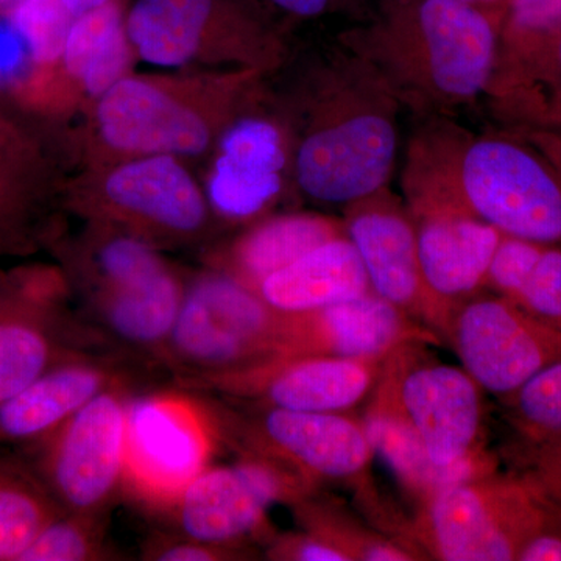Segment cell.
<instances>
[{"label": "cell", "instance_id": "1", "mask_svg": "<svg viewBox=\"0 0 561 561\" xmlns=\"http://www.w3.org/2000/svg\"><path fill=\"white\" fill-rule=\"evenodd\" d=\"M500 31L501 21L461 0H379L339 44L378 72L401 108L435 119L485 101Z\"/></svg>", "mask_w": 561, "mask_h": 561}, {"label": "cell", "instance_id": "2", "mask_svg": "<svg viewBox=\"0 0 561 561\" xmlns=\"http://www.w3.org/2000/svg\"><path fill=\"white\" fill-rule=\"evenodd\" d=\"M400 110L378 72L339 44L317 72L294 147L298 187L313 201L346 206L389 186Z\"/></svg>", "mask_w": 561, "mask_h": 561}, {"label": "cell", "instance_id": "3", "mask_svg": "<svg viewBox=\"0 0 561 561\" xmlns=\"http://www.w3.org/2000/svg\"><path fill=\"white\" fill-rule=\"evenodd\" d=\"M472 216L502 234L561 247V175L515 131L476 135L448 117L411 139Z\"/></svg>", "mask_w": 561, "mask_h": 561}, {"label": "cell", "instance_id": "4", "mask_svg": "<svg viewBox=\"0 0 561 561\" xmlns=\"http://www.w3.org/2000/svg\"><path fill=\"white\" fill-rule=\"evenodd\" d=\"M546 512L524 476L493 471L442 491L419 508L408 534L426 560L516 561Z\"/></svg>", "mask_w": 561, "mask_h": 561}, {"label": "cell", "instance_id": "5", "mask_svg": "<svg viewBox=\"0 0 561 561\" xmlns=\"http://www.w3.org/2000/svg\"><path fill=\"white\" fill-rule=\"evenodd\" d=\"M283 312L228 273L186 287L160 359L195 381H216L273 357Z\"/></svg>", "mask_w": 561, "mask_h": 561}, {"label": "cell", "instance_id": "6", "mask_svg": "<svg viewBox=\"0 0 561 561\" xmlns=\"http://www.w3.org/2000/svg\"><path fill=\"white\" fill-rule=\"evenodd\" d=\"M427 345L412 342L389 354L371 397L409 424L437 467L491 459L483 440V390L463 368L434 357Z\"/></svg>", "mask_w": 561, "mask_h": 561}, {"label": "cell", "instance_id": "7", "mask_svg": "<svg viewBox=\"0 0 561 561\" xmlns=\"http://www.w3.org/2000/svg\"><path fill=\"white\" fill-rule=\"evenodd\" d=\"M401 186L415 224L424 279L448 327L457 306L485 290L502 232L461 205L437 165L413 142Z\"/></svg>", "mask_w": 561, "mask_h": 561}, {"label": "cell", "instance_id": "8", "mask_svg": "<svg viewBox=\"0 0 561 561\" xmlns=\"http://www.w3.org/2000/svg\"><path fill=\"white\" fill-rule=\"evenodd\" d=\"M128 401L125 382L116 383L27 446L31 467L62 511L105 516L124 489Z\"/></svg>", "mask_w": 561, "mask_h": 561}, {"label": "cell", "instance_id": "9", "mask_svg": "<svg viewBox=\"0 0 561 561\" xmlns=\"http://www.w3.org/2000/svg\"><path fill=\"white\" fill-rule=\"evenodd\" d=\"M65 280L50 271L0 279V402L62 362L94 357L101 332L72 316Z\"/></svg>", "mask_w": 561, "mask_h": 561}, {"label": "cell", "instance_id": "10", "mask_svg": "<svg viewBox=\"0 0 561 561\" xmlns=\"http://www.w3.org/2000/svg\"><path fill=\"white\" fill-rule=\"evenodd\" d=\"M219 435L217 420L183 394L130 398L124 485L151 505L169 507L209 467Z\"/></svg>", "mask_w": 561, "mask_h": 561}, {"label": "cell", "instance_id": "11", "mask_svg": "<svg viewBox=\"0 0 561 561\" xmlns=\"http://www.w3.org/2000/svg\"><path fill=\"white\" fill-rule=\"evenodd\" d=\"M317 486L279 461L245 454L238 463L205 468L169 507L184 537L242 549L264 529L272 505L298 504Z\"/></svg>", "mask_w": 561, "mask_h": 561}, {"label": "cell", "instance_id": "12", "mask_svg": "<svg viewBox=\"0 0 561 561\" xmlns=\"http://www.w3.org/2000/svg\"><path fill=\"white\" fill-rule=\"evenodd\" d=\"M443 341L478 386L500 400L561 359V331L490 290L454 309Z\"/></svg>", "mask_w": 561, "mask_h": 561}, {"label": "cell", "instance_id": "13", "mask_svg": "<svg viewBox=\"0 0 561 561\" xmlns=\"http://www.w3.org/2000/svg\"><path fill=\"white\" fill-rule=\"evenodd\" d=\"M216 416L245 454L268 457L313 483L364 486L375 449L364 421L346 413L295 412L262 408L254 415Z\"/></svg>", "mask_w": 561, "mask_h": 561}, {"label": "cell", "instance_id": "14", "mask_svg": "<svg viewBox=\"0 0 561 561\" xmlns=\"http://www.w3.org/2000/svg\"><path fill=\"white\" fill-rule=\"evenodd\" d=\"M342 221L346 238L359 253L373 294L443 341L446 317L424 279L415 224L404 198L389 186L382 187L343 206Z\"/></svg>", "mask_w": 561, "mask_h": 561}, {"label": "cell", "instance_id": "15", "mask_svg": "<svg viewBox=\"0 0 561 561\" xmlns=\"http://www.w3.org/2000/svg\"><path fill=\"white\" fill-rule=\"evenodd\" d=\"M412 342L437 343L440 339L370 291L317 311L283 312L271 360L300 356L383 360Z\"/></svg>", "mask_w": 561, "mask_h": 561}, {"label": "cell", "instance_id": "16", "mask_svg": "<svg viewBox=\"0 0 561 561\" xmlns=\"http://www.w3.org/2000/svg\"><path fill=\"white\" fill-rule=\"evenodd\" d=\"M383 360L286 357L208 383L234 397L261 402L262 408L346 413L371 394Z\"/></svg>", "mask_w": 561, "mask_h": 561}, {"label": "cell", "instance_id": "17", "mask_svg": "<svg viewBox=\"0 0 561 561\" xmlns=\"http://www.w3.org/2000/svg\"><path fill=\"white\" fill-rule=\"evenodd\" d=\"M110 219L146 239L181 241L208 221V205L190 172L172 154H146L114 169L103 183Z\"/></svg>", "mask_w": 561, "mask_h": 561}, {"label": "cell", "instance_id": "18", "mask_svg": "<svg viewBox=\"0 0 561 561\" xmlns=\"http://www.w3.org/2000/svg\"><path fill=\"white\" fill-rule=\"evenodd\" d=\"M98 124L111 149L140 154H201L208 121L173 92L150 80L124 77L99 98Z\"/></svg>", "mask_w": 561, "mask_h": 561}, {"label": "cell", "instance_id": "19", "mask_svg": "<svg viewBox=\"0 0 561 561\" xmlns=\"http://www.w3.org/2000/svg\"><path fill=\"white\" fill-rule=\"evenodd\" d=\"M294 149L283 125L264 116L232 124L208 181L210 205L231 221L257 219L278 201Z\"/></svg>", "mask_w": 561, "mask_h": 561}, {"label": "cell", "instance_id": "20", "mask_svg": "<svg viewBox=\"0 0 561 561\" xmlns=\"http://www.w3.org/2000/svg\"><path fill=\"white\" fill-rule=\"evenodd\" d=\"M125 382L110 362H62L9 400L0 402V445L31 446L57 431L103 390Z\"/></svg>", "mask_w": 561, "mask_h": 561}, {"label": "cell", "instance_id": "21", "mask_svg": "<svg viewBox=\"0 0 561 561\" xmlns=\"http://www.w3.org/2000/svg\"><path fill=\"white\" fill-rule=\"evenodd\" d=\"M186 286L172 268L88 298L94 330L108 341L161 357L171 337Z\"/></svg>", "mask_w": 561, "mask_h": 561}, {"label": "cell", "instance_id": "22", "mask_svg": "<svg viewBox=\"0 0 561 561\" xmlns=\"http://www.w3.org/2000/svg\"><path fill=\"white\" fill-rule=\"evenodd\" d=\"M256 291L276 311L301 313L364 297L371 287L359 253L343 234L273 273Z\"/></svg>", "mask_w": 561, "mask_h": 561}, {"label": "cell", "instance_id": "23", "mask_svg": "<svg viewBox=\"0 0 561 561\" xmlns=\"http://www.w3.org/2000/svg\"><path fill=\"white\" fill-rule=\"evenodd\" d=\"M561 33V0H507L496 72L485 102L505 119L530 87Z\"/></svg>", "mask_w": 561, "mask_h": 561}, {"label": "cell", "instance_id": "24", "mask_svg": "<svg viewBox=\"0 0 561 561\" xmlns=\"http://www.w3.org/2000/svg\"><path fill=\"white\" fill-rule=\"evenodd\" d=\"M362 421L375 454L389 465L402 490L419 508L430 504L449 486L496 471L493 457L449 470L437 467L409 424L376 398L371 397Z\"/></svg>", "mask_w": 561, "mask_h": 561}, {"label": "cell", "instance_id": "25", "mask_svg": "<svg viewBox=\"0 0 561 561\" xmlns=\"http://www.w3.org/2000/svg\"><path fill=\"white\" fill-rule=\"evenodd\" d=\"M345 234L342 219L300 213L257 221L231 247L227 256L228 275L250 289L273 273L321 245Z\"/></svg>", "mask_w": 561, "mask_h": 561}, {"label": "cell", "instance_id": "26", "mask_svg": "<svg viewBox=\"0 0 561 561\" xmlns=\"http://www.w3.org/2000/svg\"><path fill=\"white\" fill-rule=\"evenodd\" d=\"M213 11L214 0H138L125 31L144 61L176 68L197 55Z\"/></svg>", "mask_w": 561, "mask_h": 561}, {"label": "cell", "instance_id": "27", "mask_svg": "<svg viewBox=\"0 0 561 561\" xmlns=\"http://www.w3.org/2000/svg\"><path fill=\"white\" fill-rule=\"evenodd\" d=\"M130 47L119 5L111 0L73 18L62 62L88 94L101 98L124 79L130 66Z\"/></svg>", "mask_w": 561, "mask_h": 561}, {"label": "cell", "instance_id": "28", "mask_svg": "<svg viewBox=\"0 0 561 561\" xmlns=\"http://www.w3.org/2000/svg\"><path fill=\"white\" fill-rule=\"evenodd\" d=\"M61 512L31 463L0 454V561H20Z\"/></svg>", "mask_w": 561, "mask_h": 561}, {"label": "cell", "instance_id": "29", "mask_svg": "<svg viewBox=\"0 0 561 561\" xmlns=\"http://www.w3.org/2000/svg\"><path fill=\"white\" fill-rule=\"evenodd\" d=\"M302 530L330 541L348 561H413L423 553L408 542L368 529L342 505L316 500V494L291 505ZM426 560V559H424Z\"/></svg>", "mask_w": 561, "mask_h": 561}, {"label": "cell", "instance_id": "30", "mask_svg": "<svg viewBox=\"0 0 561 561\" xmlns=\"http://www.w3.org/2000/svg\"><path fill=\"white\" fill-rule=\"evenodd\" d=\"M113 549L106 542L105 516L61 512L51 519L20 561L111 560Z\"/></svg>", "mask_w": 561, "mask_h": 561}, {"label": "cell", "instance_id": "31", "mask_svg": "<svg viewBox=\"0 0 561 561\" xmlns=\"http://www.w3.org/2000/svg\"><path fill=\"white\" fill-rule=\"evenodd\" d=\"M501 401L508 420L529 445L561 438V359Z\"/></svg>", "mask_w": 561, "mask_h": 561}, {"label": "cell", "instance_id": "32", "mask_svg": "<svg viewBox=\"0 0 561 561\" xmlns=\"http://www.w3.org/2000/svg\"><path fill=\"white\" fill-rule=\"evenodd\" d=\"M153 243L138 236H106L92 249L90 291L119 289L168 268Z\"/></svg>", "mask_w": 561, "mask_h": 561}, {"label": "cell", "instance_id": "33", "mask_svg": "<svg viewBox=\"0 0 561 561\" xmlns=\"http://www.w3.org/2000/svg\"><path fill=\"white\" fill-rule=\"evenodd\" d=\"M9 16L27 41L35 65L50 66L62 58L73 21L62 0H11Z\"/></svg>", "mask_w": 561, "mask_h": 561}, {"label": "cell", "instance_id": "34", "mask_svg": "<svg viewBox=\"0 0 561 561\" xmlns=\"http://www.w3.org/2000/svg\"><path fill=\"white\" fill-rule=\"evenodd\" d=\"M507 300L561 331V247L541 243Z\"/></svg>", "mask_w": 561, "mask_h": 561}, {"label": "cell", "instance_id": "35", "mask_svg": "<svg viewBox=\"0 0 561 561\" xmlns=\"http://www.w3.org/2000/svg\"><path fill=\"white\" fill-rule=\"evenodd\" d=\"M511 130H553L561 124V33L522 99L502 121Z\"/></svg>", "mask_w": 561, "mask_h": 561}, {"label": "cell", "instance_id": "36", "mask_svg": "<svg viewBox=\"0 0 561 561\" xmlns=\"http://www.w3.org/2000/svg\"><path fill=\"white\" fill-rule=\"evenodd\" d=\"M243 549L225 548L184 537L151 538L144 548V560L157 561H228L247 559Z\"/></svg>", "mask_w": 561, "mask_h": 561}, {"label": "cell", "instance_id": "37", "mask_svg": "<svg viewBox=\"0 0 561 561\" xmlns=\"http://www.w3.org/2000/svg\"><path fill=\"white\" fill-rule=\"evenodd\" d=\"M36 241L38 227L31 203L0 192V254L32 249Z\"/></svg>", "mask_w": 561, "mask_h": 561}, {"label": "cell", "instance_id": "38", "mask_svg": "<svg viewBox=\"0 0 561 561\" xmlns=\"http://www.w3.org/2000/svg\"><path fill=\"white\" fill-rule=\"evenodd\" d=\"M529 461L524 478L542 500L561 512V438L529 445Z\"/></svg>", "mask_w": 561, "mask_h": 561}, {"label": "cell", "instance_id": "39", "mask_svg": "<svg viewBox=\"0 0 561 561\" xmlns=\"http://www.w3.org/2000/svg\"><path fill=\"white\" fill-rule=\"evenodd\" d=\"M265 557L275 561H348L330 541L308 530L273 538Z\"/></svg>", "mask_w": 561, "mask_h": 561}, {"label": "cell", "instance_id": "40", "mask_svg": "<svg viewBox=\"0 0 561 561\" xmlns=\"http://www.w3.org/2000/svg\"><path fill=\"white\" fill-rule=\"evenodd\" d=\"M35 65L27 41L7 16H0V87L16 83Z\"/></svg>", "mask_w": 561, "mask_h": 561}, {"label": "cell", "instance_id": "41", "mask_svg": "<svg viewBox=\"0 0 561 561\" xmlns=\"http://www.w3.org/2000/svg\"><path fill=\"white\" fill-rule=\"evenodd\" d=\"M516 561H561L560 511L548 504L545 522L537 534L524 545Z\"/></svg>", "mask_w": 561, "mask_h": 561}, {"label": "cell", "instance_id": "42", "mask_svg": "<svg viewBox=\"0 0 561 561\" xmlns=\"http://www.w3.org/2000/svg\"><path fill=\"white\" fill-rule=\"evenodd\" d=\"M278 9L295 16L313 18L327 13L341 0H272Z\"/></svg>", "mask_w": 561, "mask_h": 561}, {"label": "cell", "instance_id": "43", "mask_svg": "<svg viewBox=\"0 0 561 561\" xmlns=\"http://www.w3.org/2000/svg\"><path fill=\"white\" fill-rule=\"evenodd\" d=\"M474 9L482 10L483 13L490 14L494 20H504L505 9H507V0H461Z\"/></svg>", "mask_w": 561, "mask_h": 561}, {"label": "cell", "instance_id": "44", "mask_svg": "<svg viewBox=\"0 0 561 561\" xmlns=\"http://www.w3.org/2000/svg\"><path fill=\"white\" fill-rule=\"evenodd\" d=\"M108 2L111 0H62L66 9L69 10L73 18L80 16V14L87 13V11L99 9V7L105 5Z\"/></svg>", "mask_w": 561, "mask_h": 561}, {"label": "cell", "instance_id": "45", "mask_svg": "<svg viewBox=\"0 0 561 561\" xmlns=\"http://www.w3.org/2000/svg\"><path fill=\"white\" fill-rule=\"evenodd\" d=\"M553 130H556V131H561V124L559 125V127L553 128Z\"/></svg>", "mask_w": 561, "mask_h": 561}, {"label": "cell", "instance_id": "46", "mask_svg": "<svg viewBox=\"0 0 561 561\" xmlns=\"http://www.w3.org/2000/svg\"><path fill=\"white\" fill-rule=\"evenodd\" d=\"M5 2H10V0H0V5H2V3H5Z\"/></svg>", "mask_w": 561, "mask_h": 561}]
</instances>
